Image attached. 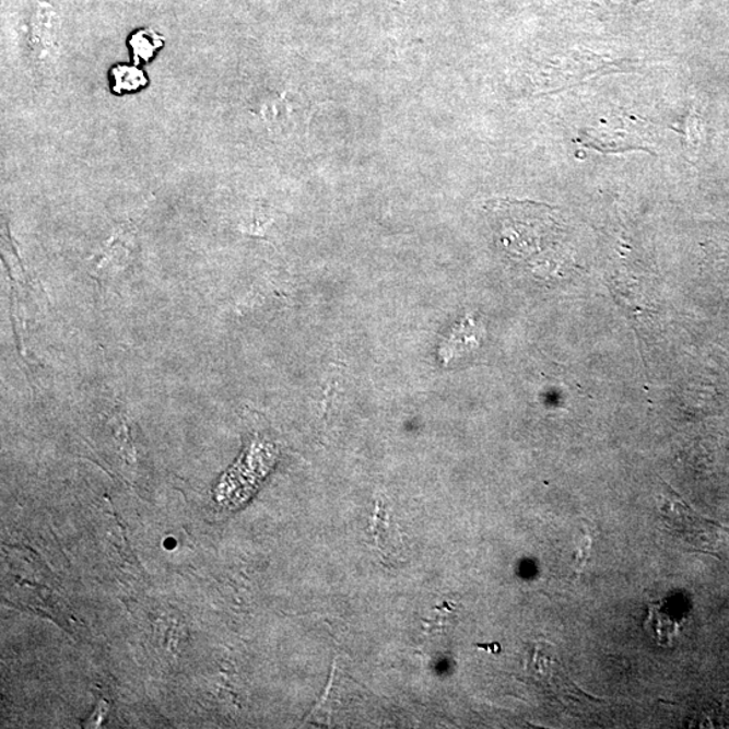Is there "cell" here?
I'll return each mask as SVG.
<instances>
[{"mask_svg": "<svg viewBox=\"0 0 729 729\" xmlns=\"http://www.w3.org/2000/svg\"><path fill=\"white\" fill-rule=\"evenodd\" d=\"M490 210L498 243L514 261L525 263L538 275L551 274L558 269L555 256L561 248L564 230L551 207L495 200L491 202Z\"/></svg>", "mask_w": 729, "mask_h": 729, "instance_id": "6da1fadb", "label": "cell"}, {"mask_svg": "<svg viewBox=\"0 0 729 729\" xmlns=\"http://www.w3.org/2000/svg\"><path fill=\"white\" fill-rule=\"evenodd\" d=\"M532 674L539 684H542L551 693L560 698L576 699L595 698L583 693L566 673L555 647L549 643H538L536 654L532 658Z\"/></svg>", "mask_w": 729, "mask_h": 729, "instance_id": "7a4b0ae2", "label": "cell"}, {"mask_svg": "<svg viewBox=\"0 0 729 729\" xmlns=\"http://www.w3.org/2000/svg\"><path fill=\"white\" fill-rule=\"evenodd\" d=\"M583 145L596 149L601 153H624L630 151L650 152L646 138L636 125L622 122L605 124L596 128L584 129L579 133Z\"/></svg>", "mask_w": 729, "mask_h": 729, "instance_id": "3957f363", "label": "cell"}, {"mask_svg": "<svg viewBox=\"0 0 729 729\" xmlns=\"http://www.w3.org/2000/svg\"><path fill=\"white\" fill-rule=\"evenodd\" d=\"M584 54H572L569 59H562V61L553 62L554 78L553 87L551 89H565L571 87V85H576L581 83L583 80L596 77V74L604 73L605 71H612V69L618 68L622 64V61H613L602 59V57L588 54V57H585Z\"/></svg>", "mask_w": 729, "mask_h": 729, "instance_id": "277c9868", "label": "cell"}, {"mask_svg": "<svg viewBox=\"0 0 729 729\" xmlns=\"http://www.w3.org/2000/svg\"><path fill=\"white\" fill-rule=\"evenodd\" d=\"M668 601L650 602L645 620V628L659 646L670 647L680 633V623L671 615Z\"/></svg>", "mask_w": 729, "mask_h": 729, "instance_id": "5b68a950", "label": "cell"}, {"mask_svg": "<svg viewBox=\"0 0 729 729\" xmlns=\"http://www.w3.org/2000/svg\"><path fill=\"white\" fill-rule=\"evenodd\" d=\"M163 44V37L151 31V28H141V31L131 34L129 39V45L131 50H133V57L137 62L151 60Z\"/></svg>", "mask_w": 729, "mask_h": 729, "instance_id": "8992f818", "label": "cell"}, {"mask_svg": "<svg viewBox=\"0 0 729 729\" xmlns=\"http://www.w3.org/2000/svg\"><path fill=\"white\" fill-rule=\"evenodd\" d=\"M111 77L114 80L113 90L114 92H117V94L140 90L148 83L145 73L136 67H115L113 68Z\"/></svg>", "mask_w": 729, "mask_h": 729, "instance_id": "52a82bcc", "label": "cell"}, {"mask_svg": "<svg viewBox=\"0 0 729 729\" xmlns=\"http://www.w3.org/2000/svg\"><path fill=\"white\" fill-rule=\"evenodd\" d=\"M585 526L587 527L583 528L581 537H579L576 551H574L573 554L574 578H578L579 576H581L585 566H587L588 564L590 554H592V543H593L592 526H590L587 520H585Z\"/></svg>", "mask_w": 729, "mask_h": 729, "instance_id": "ba28073f", "label": "cell"}]
</instances>
